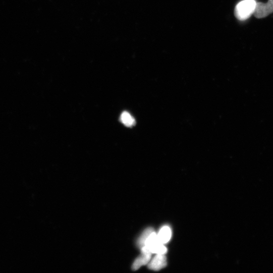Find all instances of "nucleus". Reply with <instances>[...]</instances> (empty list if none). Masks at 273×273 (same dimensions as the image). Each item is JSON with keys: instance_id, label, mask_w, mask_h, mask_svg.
Wrapping results in <instances>:
<instances>
[{"instance_id": "nucleus-1", "label": "nucleus", "mask_w": 273, "mask_h": 273, "mask_svg": "<svg viewBox=\"0 0 273 273\" xmlns=\"http://www.w3.org/2000/svg\"><path fill=\"white\" fill-rule=\"evenodd\" d=\"M257 2L255 0H243L239 2L235 9L236 18L241 21L249 18L254 14Z\"/></svg>"}, {"instance_id": "nucleus-2", "label": "nucleus", "mask_w": 273, "mask_h": 273, "mask_svg": "<svg viewBox=\"0 0 273 273\" xmlns=\"http://www.w3.org/2000/svg\"><path fill=\"white\" fill-rule=\"evenodd\" d=\"M272 13H273V0H269L267 3H257L254 14L258 18H262Z\"/></svg>"}, {"instance_id": "nucleus-3", "label": "nucleus", "mask_w": 273, "mask_h": 273, "mask_svg": "<svg viewBox=\"0 0 273 273\" xmlns=\"http://www.w3.org/2000/svg\"><path fill=\"white\" fill-rule=\"evenodd\" d=\"M166 266V258L165 255L157 254L148 264V268L154 271H159Z\"/></svg>"}, {"instance_id": "nucleus-4", "label": "nucleus", "mask_w": 273, "mask_h": 273, "mask_svg": "<svg viewBox=\"0 0 273 273\" xmlns=\"http://www.w3.org/2000/svg\"><path fill=\"white\" fill-rule=\"evenodd\" d=\"M152 253H142L141 255L134 262L132 266V269L134 271L138 270L142 266L145 265L150 262Z\"/></svg>"}, {"instance_id": "nucleus-5", "label": "nucleus", "mask_w": 273, "mask_h": 273, "mask_svg": "<svg viewBox=\"0 0 273 273\" xmlns=\"http://www.w3.org/2000/svg\"><path fill=\"white\" fill-rule=\"evenodd\" d=\"M171 232L169 227L164 226L163 227L158 234L160 242L163 244L167 243L170 239Z\"/></svg>"}, {"instance_id": "nucleus-6", "label": "nucleus", "mask_w": 273, "mask_h": 273, "mask_svg": "<svg viewBox=\"0 0 273 273\" xmlns=\"http://www.w3.org/2000/svg\"><path fill=\"white\" fill-rule=\"evenodd\" d=\"M120 120L124 125L128 127H133L136 123L134 118L127 111L122 113Z\"/></svg>"}, {"instance_id": "nucleus-7", "label": "nucleus", "mask_w": 273, "mask_h": 273, "mask_svg": "<svg viewBox=\"0 0 273 273\" xmlns=\"http://www.w3.org/2000/svg\"><path fill=\"white\" fill-rule=\"evenodd\" d=\"M154 231V229L153 228L146 229L138 239L137 245L140 248L145 246L149 237H150Z\"/></svg>"}]
</instances>
